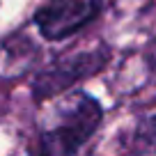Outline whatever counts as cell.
Segmentation results:
<instances>
[{
    "instance_id": "cell-1",
    "label": "cell",
    "mask_w": 156,
    "mask_h": 156,
    "mask_svg": "<svg viewBox=\"0 0 156 156\" xmlns=\"http://www.w3.org/2000/svg\"><path fill=\"white\" fill-rule=\"evenodd\" d=\"M101 119H103V108L94 97L85 92L71 94L69 103L60 110V122L39 136L34 151L44 156L76 154L94 136Z\"/></svg>"
},
{
    "instance_id": "cell-2",
    "label": "cell",
    "mask_w": 156,
    "mask_h": 156,
    "mask_svg": "<svg viewBox=\"0 0 156 156\" xmlns=\"http://www.w3.org/2000/svg\"><path fill=\"white\" fill-rule=\"evenodd\" d=\"M110 60L108 46H97L92 51H80L55 60L51 67L39 71L32 80V99L34 103H41L46 99H53L69 90L73 83H80L85 78L99 73Z\"/></svg>"
},
{
    "instance_id": "cell-3",
    "label": "cell",
    "mask_w": 156,
    "mask_h": 156,
    "mask_svg": "<svg viewBox=\"0 0 156 156\" xmlns=\"http://www.w3.org/2000/svg\"><path fill=\"white\" fill-rule=\"evenodd\" d=\"M103 12V0H46L32 21L39 34L48 41H62L87 28Z\"/></svg>"
},
{
    "instance_id": "cell-4",
    "label": "cell",
    "mask_w": 156,
    "mask_h": 156,
    "mask_svg": "<svg viewBox=\"0 0 156 156\" xmlns=\"http://www.w3.org/2000/svg\"><path fill=\"white\" fill-rule=\"evenodd\" d=\"M145 64H147V69H149L151 78L156 80V39H151L149 44H147V48H145Z\"/></svg>"
}]
</instances>
